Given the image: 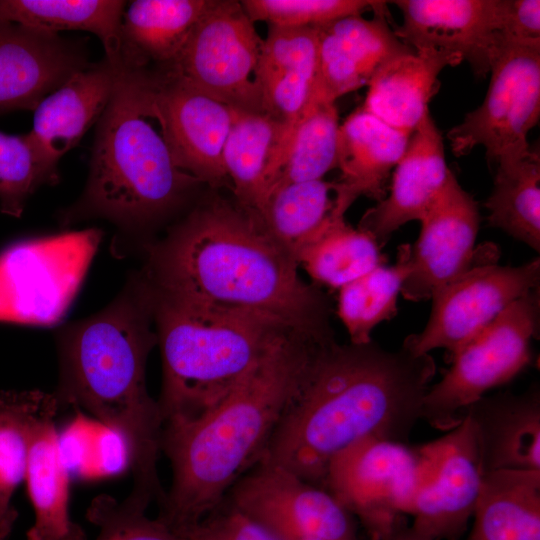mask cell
Masks as SVG:
<instances>
[{
  "label": "cell",
  "instance_id": "6da1fadb",
  "mask_svg": "<svg viewBox=\"0 0 540 540\" xmlns=\"http://www.w3.org/2000/svg\"><path fill=\"white\" fill-rule=\"evenodd\" d=\"M143 249L141 274L159 296L258 315L315 340L334 338L325 296L238 204H201Z\"/></svg>",
  "mask_w": 540,
  "mask_h": 540
},
{
  "label": "cell",
  "instance_id": "7a4b0ae2",
  "mask_svg": "<svg viewBox=\"0 0 540 540\" xmlns=\"http://www.w3.org/2000/svg\"><path fill=\"white\" fill-rule=\"evenodd\" d=\"M435 373L430 354L404 344L396 351L374 341L320 345L258 462L322 488L330 460L351 444L370 437L406 443Z\"/></svg>",
  "mask_w": 540,
  "mask_h": 540
},
{
  "label": "cell",
  "instance_id": "3957f363",
  "mask_svg": "<svg viewBox=\"0 0 540 540\" xmlns=\"http://www.w3.org/2000/svg\"><path fill=\"white\" fill-rule=\"evenodd\" d=\"M327 341L290 332L215 405L192 418L164 421L161 450L170 461L172 482L158 503V519L181 532L222 504L260 458Z\"/></svg>",
  "mask_w": 540,
  "mask_h": 540
},
{
  "label": "cell",
  "instance_id": "277c9868",
  "mask_svg": "<svg viewBox=\"0 0 540 540\" xmlns=\"http://www.w3.org/2000/svg\"><path fill=\"white\" fill-rule=\"evenodd\" d=\"M152 300L141 273L91 317L57 334L59 404L81 407L119 434L132 473L127 498L148 507L165 495L158 477L163 417L146 387V364L157 344Z\"/></svg>",
  "mask_w": 540,
  "mask_h": 540
},
{
  "label": "cell",
  "instance_id": "5b68a950",
  "mask_svg": "<svg viewBox=\"0 0 540 540\" xmlns=\"http://www.w3.org/2000/svg\"><path fill=\"white\" fill-rule=\"evenodd\" d=\"M197 183L175 165L152 106L147 70L122 69L98 120L84 194L63 221L105 218L123 240L136 239Z\"/></svg>",
  "mask_w": 540,
  "mask_h": 540
},
{
  "label": "cell",
  "instance_id": "8992f818",
  "mask_svg": "<svg viewBox=\"0 0 540 540\" xmlns=\"http://www.w3.org/2000/svg\"><path fill=\"white\" fill-rule=\"evenodd\" d=\"M148 289L162 355L163 421L192 418L215 405L294 332L265 317L175 301Z\"/></svg>",
  "mask_w": 540,
  "mask_h": 540
},
{
  "label": "cell",
  "instance_id": "52a82bcc",
  "mask_svg": "<svg viewBox=\"0 0 540 540\" xmlns=\"http://www.w3.org/2000/svg\"><path fill=\"white\" fill-rule=\"evenodd\" d=\"M88 228L18 241L0 253V321L59 323L74 301L102 240Z\"/></svg>",
  "mask_w": 540,
  "mask_h": 540
},
{
  "label": "cell",
  "instance_id": "ba28073f",
  "mask_svg": "<svg viewBox=\"0 0 540 540\" xmlns=\"http://www.w3.org/2000/svg\"><path fill=\"white\" fill-rule=\"evenodd\" d=\"M539 312L537 288L514 301L452 354V366L424 397L422 419L448 431L463 419L468 406L516 377L531 361Z\"/></svg>",
  "mask_w": 540,
  "mask_h": 540
},
{
  "label": "cell",
  "instance_id": "9c48e42d",
  "mask_svg": "<svg viewBox=\"0 0 540 540\" xmlns=\"http://www.w3.org/2000/svg\"><path fill=\"white\" fill-rule=\"evenodd\" d=\"M421 447L370 437L329 462L322 488L360 522L371 540H384L404 525L414 498L427 479Z\"/></svg>",
  "mask_w": 540,
  "mask_h": 540
},
{
  "label": "cell",
  "instance_id": "30bf717a",
  "mask_svg": "<svg viewBox=\"0 0 540 540\" xmlns=\"http://www.w3.org/2000/svg\"><path fill=\"white\" fill-rule=\"evenodd\" d=\"M263 42L240 1L212 0L177 56L160 70L235 111L264 113L258 80Z\"/></svg>",
  "mask_w": 540,
  "mask_h": 540
},
{
  "label": "cell",
  "instance_id": "8fae6325",
  "mask_svg": "<svg viewBox=\"0 0 540 540\" xmlns=\"http://www.w3.org/2000/svg\"><path fill=\"white\" fill-rule=\"evenodd\" d=\"M489 73L484 101L447 137L455 156L467 155L481 145L489 164L496 165L530 150L527 135L540 116V41L509 42Z\"/></svg>",
  "mask_w": 540,
  "mask_h": 540
},
{
  "label": "cell",
  "instance_id": "7c38bea8",
  "mask_svg": "<svg viewBox=\"0 0 540 540\" xmlns=\"http://www.w3.org/2000/svg\"><path fill=\"white\" fill-rule=\"evenodd\" d=\"M539 282V258L517 267L472 265L431 297L426 327L403 344L419 355L437 348L454 354L514 301L539 288Z\"/></svg>",
  "mask_w": 540,
  "mask_h": 540
},
{
  "label": "cell",
  "instance_id": "4fadbf2b",
  "mask_svg": "<svg viewBox=\"0 0 540 540\" xmlns=\"http://www.w3.org/2000/svg\"><path fill=\"white\" fill-rule=\"evenodd\" d=\"M225 499L279 537L360 540L357 520L333 495L276 465L255 463Z\"/></svg>",
  "mask_w": 540,
  "mask_h": 540
},
{
  "label": "cell",
  "instance_id": "5bb4252c",
  "mask_svg": "<svg viewBox=\"0 0 540 540\" xmlns=\"http://www.w3.org/2000/svg\"><path fill=\"white\" fill-rule=\"evenodd\" d=\"M147 85L175 165L199 183L227 185L222 155L237 111L160 69H147Z\"/></svg>",
  "mask_w": 540,
  "mask_h": 540
},
{
  "label": "cell",
  "instance_id": "9a60e30c",
  "mask_svg": "<svg viewBox=\"0 0 540 540\" xmlns=\"http://www.w3.org/2000/svg\"><path fill=\"white\" fill-rule=\"evenodd\" d=\"M421 450L428 475L409 513L413 516L411 528L431 540H459L473 516L484 475L471 420L464 415L455 427Z\"/></svg>",
  "mask_w": 540,
  "mask_h": 540
},
{
  "label": "cell",
  "instance_id": "2e32d148",
  "mask_svg": "<svg viewBox=\"0 0 540 540\" xmlns=\"http://www.w3.org/2000/svg\"><path fill=\"white\" fill-rule=\"evenodd\" d=\"M403 22L396 36L413 50H436L467 61L485 78L503 47L508 0H398Z\"/></svg>",
  "mask_w": 540,
  "mask_h": 540
},
{
  "label": "cell",
  "instance_id": "e0dca14e",
  "mask_svg": "<svg viewBox=\"0 0 540 540\" xmlns=\"http://www.w3.org/2000/svg\"><path fill=\"white\" fill-rule=\"evenodd\" d=\"M478 204L452 174L421 221L410 249L411 273L401 294L410 301L428 300L473 265L479 230Z\"/></svg>",
  "mask_w": 540,
  "mask_h": 540
},
{
  "label": "cell",
  "instance_id": "ac0fdd59",
  "mask_svg": "<svg viewBox=\"0 0 540 540\" xmlns=\"http://www.w3.org/2000/svg\"><path fill=\"white\" fill-rule=\"evenodd\" d=\"M88 65L83 43L17 24H0V114L35 110Z\"/></svg>",
  "mask_w": 540,
  "mask_h": 540
},
{
  "label": "cell",
  "instance_id": "d6986e66",
  "mask_svg": "<svg viewBox=\"0 0 540 540\" xmlns=\"http://www.w3.org/2000/svg\"><path fill=\"white\" fill-rule=\"evenodd\" d=\"M452 174L442 136L428 113L394 168L389 194L365 212L358 229L382 246L405 223L423 220Z\"/></svg>",
  "mask_w": 540,
  "mask_h": 540
},
{
  "label": "cell",
  "instance_id": "ffe728a7",
  "mask_svg": "<svg viewBox=\"0 0 540 540\" xmlns=\"http://www.w3.org/2000/svg\"><path fill=\"white\" fill-rule=\"evenodd\" d=\"M386 8L371 19L350 15L315 26L319 56V95L335 102L339 97L368 86L390 59L412 52L387 21Z\"/></svg>",
  "mask_w": 540,
  "mask_h": 540
},
{
  "label": "cell",
  "instance_id": "44dd1931",
  "mask_svg": "<svg viewBox=\"0 0 540 540\" xmlns=\"http://www.w3.org/2000/svg\"><path fill=\"white\" fill-rule=\"evenodd\" d=\"M258 80L264 113L292 129L320 97L316 28L269 26Z\"/></svg>",
  "mask_w": 540,
  "mask_h": 540
},
{
  "label": "cell",
  "instance_id": "7402d4cb",
  "mask_svg": "<svg viewBox=\"0 0 540 540\" xmlns=\"http://www.w3.org/2000/svg\"><path fill=\"white\" fill-rule=\"evenodd\" d=\"M411 134L383 122L363 107L340 124L335 182V210L344 215L361 195L376 199L386 196V183L402 157Z\"/></svg>",
  "mask_w": 540,
  "mask_h": 540
},
{
  "label": "cell",
  "instance_id": "603a6c76",
  "mask_svg": "<svg viewBox=\"0 0 540 540\" xmlns=\"http://www.w3.org/2000/svg\"><path fill=\"white\" fill-rule=\"evenodd\" d=\"M106 58L74 73L35 108L31 135L55 165L108 106L120 73Z\"/></svg>",
  "mask_w": 540,
  "mask_h": 540
},
{
  "label": "cell",
  "instance_id": "cb8c5ba5",
  "mask_svg": "<svg viewBox=\"0 0 540 540\" xmlns=\"http://www.w3.org/2000/svg\"><path fill=\"white\" fill-rule=\"evenodd\" d=\"M472 422L484 474L501 469L540 470V389L483 396L464 411Z\"/></svg>",
  "mask_w": 540,
  "mask_h": 540
},
{
  "label": "cell",
  "instance_id": "d4e9b609",
  "mask_svg": "<svg viewBox=\"0 0 540 540\" xmlns=\"http://www.w3.org/2000/svg\"><path fill=\"white\" fill-rule=\"evenodd\" d=\"M59 407L51 394L32 426L25 481L35 519L27 540H86L70 516L69 472L54 420Z\"/></svg>",
  "mask_w": 540,
  "mask_h": 540
},
{
  "label": "cell",
  "instance_id": "484cf974",
  "mask_svg": "<svg viewBox=\"0 0 540 540\" xmlns=\"http://www.w3.org/2000/svg\"><path fill=\"white\" fill-rule=\"evenodd\" d=\"M462 60L436 50L401 54L386 62L368 84L363 108L388 125L412 134L429 113L428 103L438 91V75Z\"/></svg>",
  "mask_w": 540,
  "mask_h": 540
},
{
  "label": "cell",
  "instance_id": "4316f807",
  "mask_svg": "<svg viewBox=\"0 0 540 540\" xmlns=\"http://www.w3.org/2000/svg\"><path fill=\"white\" fill-rule=\"evenodd\" d=\"M291 128L264 113L238 112L223 149V165L241 207L256 213L281 164Z\"/></svg>",
  "mask_w": 540,
  "mask_h": 540
},
{
  "label": "cell",
  "instance_id": "83f0119b",
  "mask_svg": "<svg viewBox=\"0 0 540 540\" xmlns=\"http://www.w3.org/2000/svg\"><path fill=\"white\" fill-rule=\"evenodd\" d=\"M212 0H136L123 13L120 60L123 69L160 68L177 56Z\"/></svg>",
  "mask_w": 540,
  "mask_h": 540
},
{
  "label": "cell",
  "instance_id": "f1b7e54d",
  "mask_svg": "<svg viewBox=\"0 0 540 540\" xmlns=\"http://www.w3.org/2000/svg\"><path fill=\"white\" fill-rule=\"evenodd\" d=\"M472 517L466 540H540V470L485 473Z\"/></svg>",
  "mask_w": 540,
  "mask_h": 540
},
{
  "label": "cell",
  "instance_id": "f546056e",
  "mask_svg": "<svg viewBox=\"0 0 540 540\" xmlns=\"http://www.w3.org/2000/svg\"><path fill=\"white\" fill-rule=\"evenodd\" d=\"M125 2L118 0H0V24L58 34L64 30L87 31L98 36L106 59L122 68L121 24Z\"/></svg>",
  "mask_w": 540,
  "mask_h": 540
},
{
  "label": "cell",
  "instance_id": "4dcf8cb0",
  "mask_svg": "<svg viewBox=\"0 0 540 540\" xmlns=\"http://www.w3.org/2000/svg\"><path fill=\"white\" fill-rule=\"evenodd\" d=\"M334 213L335 182L319 179L273 189L254 214L268 235L295 261L297 253Z\"/></svg>",
  "mask_w": 540,
  "mask_h": 540
},
{
  "label": "cell",
  "instance_id": "1f68e13d",
  "mask_svg": "<svg viewBox=\"0 0 540 540\" xmlns=\"http://www.w3.org/2000/svg\"><path fill=\"white\" fill-rule=\"evenodd\" d=\"M485 206L489 226L540 250V157L535 150L497 162Z\"/></svg>",
  "mask_w": 540,
  "mask_h": 540
},
{
  "label": "cell",
  "instance_id": "d6a6232c",
  "mask_svg": "<svg viewBox=\"0 0 540 540\" xmlns=\"http://www.w3.org/2000/svg\"><path fill=\"white\" fill-rule=\"evenodd\" d=\"M383 260L377 242L336 213L295 257L317 283L338 289L384 264Z\"/></svg>",
  "mask_w": 540,
  "mask_h": 540
},
{
  "label": "cell",
  "instance_id": "836d02e7",
  "mask_svg": "<svg viewBox=\"0 0 540 540\" xmlns=\"http://www.w3.org/2000/svg\"><path fill=\"white\" fill-rule=\"evenodd\" d=\"M50 396L40 390L0 392V540H8L18 518L12 498L25 480L34 420Z\"/></svg>",
  "mask_w": 540,
  "mask_h": 540
},
{
  "label": "cell",
  "instance_id": "e575fe53",
  "mask_svg": "<svg viewBox=\"0 0 540 540\" xmlns=\"http://www.w3.org/2000/svg\"><path fill=\"white\" fill-rule=\"evenodd\" d=\"M410 249L401 245L394 265L381 264L339 289L338 315L351 344L372 341V329L396 315L397 297L411 273Z\"/></svg>",
  "mask_w": 540,
  "mask_h": 540
},
{
  "label": "cell",
  "instance_id": "d590c367",
  "mask_svg": "<svg viewBox=\"0 0 540 540\" xmlns=\"http://www.w3.org/2000/svg\"><path fill=\"white\" fill-rule=\"evenodd\" d=\"M339 127L335 102L318 97L293 125L268 194L285 184L322 179L337 167Z\"/></svg>",
  "mask_w": 540,
  "mask_h": 540
},
{
  "label": "cell",
  "instance_id": "8d00e7d4",
  "mask_svg": "<svg viewBox=\"0 0 540 540\" xmlns=\"http://www.w3.org/2000/svg\"><path fill=\"white\" fill-rule=\"evenodd\" d=\"M58 181L57 165L31 135L0 131V210L20 217L28 198L42 185Z\"/></svg>",
  "mask_w": 540,
  "mask_h": 540
},
{
  "label": "cell",
  "instance_id": "74e56055",
  "mask_svg": "<svg viewBox=\"0 0 540 540\" xmlns=\"http://www.w3.org/2000/svg\"><path fill=\"white\" fill-rule=\"evenodd\" d=\"M240 3L253 22L280 27H315L386 7L384 1L369 0H243Z\"/></svg>",
  "mask_w": 540,
  "mask_h": 540
},
{
  "label": "cell",
  "instance_id": "f35d334b",
  "mask_svg": "<svg viewBox=\"0 0 540 540\" xmlns=\"http://www.w3.org/2000/svg\"><path fill=\"white\" fill-rule=\"evenodd\" d=\"M99 532L95 540H185L158 518L146 516V509L108 495L96 497L87 513Z\"/></svg>",
  "mask_w": 540,
  "mask_h": 540
},
{
  "label": "cell",
  "instance_id": "ab89813d",
  "mask_svg": "<svg viewBox=\"0 0 540 540\" xmlns=\"http://www.w3.org/2000/svg\"><path fill=\"white\" fill-rule=\"evenodd\" d=\"M178 533L185 540H282L226 499L199 523Z\"/></svg>",
  "mask_w": 540,
  "mask_h": 540
},
{
  "label": "cell",
  "instance_id": "60d3db41",
  "mask_svg": "<svg viewBox=\"0 0 540 540\" xmlns=\"http://www.w3.org/2000/svg\"><path fill=\"white\" fill-rule=\"evenodd\" d=\"M506 31L513 42H539L540 1L508 0Z\"/></svg>",
  "mask_w": 540,
  "mask_h": 540
},
{
  "label": "cell",
  "instance_id": "b9f144b4",
  "mask_svg": "<svg viewBox=\"0 0 540 540\" xmlns=\"http://www.w3.org/2000/svg\"><path fill=\"white\" fill-rule=\"evenodd\" d=\"M384 540H431L411 527L402 525Z\"/></svg>",
  "mask_w": 540,
  "mask_h": 540
},
{
  "label": "cell",
  "instance_id": "7bdbcfd3",
  "mask_svg": "<svg viewBox=\"0 0 540 540\" xmlns=\"http://www.w3.org/2000/svg\"><path fill=\"white\" fill-rule=\"evenodd\" d=\"M282 540H324L322 538H319V537H315V536H304V535H299V536H288V537H280Z\"/></svg>",
  "mask_w": 540,
  "mask_h": 540
}]
</instances>
